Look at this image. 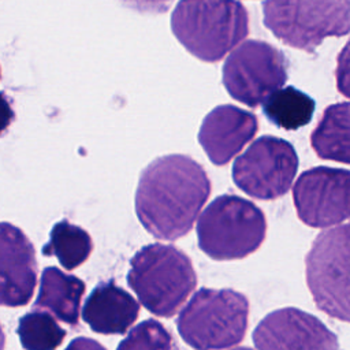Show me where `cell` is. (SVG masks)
<instances>
[{"instance_id": "obj_12", "label": "cell", "mask_w": 350, "mask_h": 350, "mask_svg": "<svg viewBox=\"0 0 350 350\" xmlns=\"http://www.w3.org/2000/svg\"><path fill=\"white\" fill-rule=\"evenodd\" d=\"M1 290L3 306L18 308L26 305L37 284V260L34 246L11 223H1Z\"/></svg>"}, {"instance_id": "obj_17", "label": "cell", "mask_w": 350, "mask_h": 350, "mask_svg": "<svg viewBox=\"0 0 350 350\" xmlns=\"http://www.w3.org/2000/svg\"><path fill=\"white\" fill-rule=\"evenodd\" d=\"M92 250L93 241L89 232L68 220L57 221L51 230L48 243L42 246V254L56 257L67 271L82 265Z\"/></svg>"}, {"instance_id": "obj_4", "label": "cell", "mask_w": 350, "mask_h": 350, "mask_svg": "<svg viewBox=\"0 0 350 350\" xmlns=\"http://www.w3.org/2000/svg\"><path fill=\"white\" fill-rule=\"evenodd\" d=\"M249 301L230 288L202 287L193 294L176 320L182 339L197 350H226L242 342Z\"/></svg>"}, {"instance_id": "obj_15", "label": "cell", "mask_w": 350, "mask_h": 350, "mask_svg": "<svg viewBox=\"0 0 350 350\" xmlns=\"http://www.w3.org/2000/svg\"><path fill=\"white\" fill-rule=\"evenodd\" d=\"M85 283L56 267L42 271L36 308L45 309L56 319L70 325H77Z\"/></svg>"}, {"instance_id": "obj_19", "label": "cell", "mask_w": 350, "mask_h": 350, "mask_svg": "<svg viewBox=\"0 0 350 350\" xmlns=\"http://www.w3.org/2000/svg\"><path fill=\"white\" fill-rule=\"evenodd\" d=\"M16 334L25 350H56L66 338V331L44 310H33L21 317Z\"/></svg>"}, {"instance_id": "obj_13", "label": "cell", "mask_w": 350, "mask_h": 350, "mask_svg": "<svg viewBox=\"0 0 350 350\" xmlns=\"http://www.w3.org/2000/svg\"><path fill=\"white\" fill-rule=\"evenodd\" d=\"M258 130L256 115L235 105H219L202 120L198 142L216 165L227 164Z\"/></svg>"}, {"instance_id": "obj_23", "label": "cell", "mask_w": 350, "mask_h": 350, "mask_svg": "<svg viewBox=\"0 0 350 350\" xmlns=\"http://www.w3.org/2000/svg\"><path fill=\"white\" fill-rule=\"evenodd\" d=\"M66 350H107V349L92 338L79 336L71 340L70 345L66 347Z\"/></svg>"}, {"instance_id": "obj_9", "label": "cell", "mask_w": 350, "mask_h": 350, "mask_svg": "<svg viewBox=\"0 0 350 350\" xmlns=\"http://www.w3.org/2000/svg\"><path fill=\"white\" fill-rule=\"evenodd\" d=\"M297 170L298 156L294 146L286 139L264 135L237 157L232 179L253 198L275 200L288 191Z\"/></svg>"}, {"instance_id": "obj_10", "label": "cell", "mask_w": 350, "mask_h": 350, "mask_svg": "<svg viewBox=\"0 0 350 350\" xmlns=\"http://www.w3.org/2000/svg\"><path fill=\"white\" fill-rule=\"evenodd\" d=\"M293 200L302 223L314 228L336 227L350 219V171L314 167L299 175Z\"/></svg>"}, {"instance_id": "obj_1", "label": "cell", "mask_w": 350, "mask_h": 350, "mask_svg": "<svg viewBox=\"0 0 350 350\" xmlns=\"http://www.w3.org/2000/svg\"><path fill=\"white\" fill-rule=\"evenodd\" d=\"M209 194L211 180L201 164L185 154H168L141 172L135 212L149 234L174 241L193 228Z\"/></svg>"}, {"instance_id": "obj_16", "label": "cell", "mask_w": 350, "mask_h": 350, "mask_svg": "<svg viewBox=\"0 0 350 350\" xmlns=\"http://www.w3.org/2000/svg\"><path fill=\"white\" fill-rule=\"evenodd\" d=\"M310 145L320 159L350 164V103L325 108L310 134Z\"/></svg>"}, {"instance_id": "obj_2", "label": "cell", "mask_w": 350, "mask_h": 350, "mask_svg": "<svg viewBox=\"0 0 350 350\" xmlns=\"http://www.w3.org/2000/svg\"><path fill=\"white\" fill-rule=\"evenodd\" d=\"M171 29L191 55L213 63L247 36L249 16L237 0H180L171 16Z\"/></svg>"}, {"instance_id": "obj_6", "label": "cell", "mask_w": 350, "mask_h": 350, "mask_svg": "<svg viewBox=\"0 0 350 350\" xmlns=\"http://www.w3.org/2000/svg\"><path fill=\"white\" fill-rule=\"evenodd\" d=\"M262 12L276 38L308 52L350 33V0H265Z\"/></svg>"}, {"instance_id": "obj_14", "label": "cell", "mask_w": 350, "mask_h": 350, "mask_svg": "<svg viewBox=\"0 0 350 350\" xmlns=\"http://www.w3.org/2000/svg\"><path fill=\"white\" fill-rule=\"evenodd\" d=\"M138 313V302L112 280L96 286L82 309L85 323L92 331L103 335L127 332L137 320Z\"/></svg>"}, {"instance_id": "obj_11", "label": "cell", "mask_w": 350, "mask_h": 350, "mask_svg": "<svg viewBox=\"0 0 350 350\" xmlns=\"http://www.w3.org/2000/svg\"><path fill=\"white\" fill-rule=\"evenodd\" d=\"M257 350H339L336 335L316 316L297 308L268 313L254 328Z\"/></svg>"}, {"instance_id": "obj_3", "label": "cell", "mask_w": 350, "mask_h": 350, "mask_svg": "<svg viewBox=\"0 0 350 350\" xmlns=\"http://www.w3.org/2000/svg\"><path fill=\"white\" fill-rule=\"evenodd\" d=\"M127 283L150 313L172 317L197 284L190 258L178 247L150 243L130 260Z\"/></svg>"}, {"instance_id": "obj_21", "label": "cell", "mask_w": 350, "mask_h": 350, "mask_svg": "<svg viewBox=\"0 0 350 350\" xmlns=\"http://www.w3.org/2000/svg\"><path fill=\"white\" fill-rule=\"evenodd\" d=\"M335 78L338 90L345 97L350 98V40L345 44L338 55Z\"/></svg>"}, {"instance_id": "obj_7", "label": "cell", "mask_w": 350, "mask_h": 350, "mask_svg": "<svg viewBox=\"0 0 350 350\" xmlns=\"http://www.w3.org/2000/svg\"><path fill=\"white\" fill-rule=\"evenodd\" d=\"M305 273L316 306L350 324V221L314 238L305 257Z\"/></svg>"}, {"instance_id": "obj_22", "label": "cell", "mask_w": 350, "mask_h": 350, "mask_svg": "<svg viewBox=\"0 0 350 350\" xmlns=\"http://www.w3.org/2000/svg\"><path fill=\"white\" fill-rule=\"evenodd\" d=\"M124 5L137 10L139 12H165L174 0H119Z\"/></svg>"}, {"instance_id": "obj_24", "label": "cell", "mask_w": 350, "mask_h": 350, "mask_svg": "<svg viewBox=\"0 0 350 350\" xmlns=\"http://www.w3.org/2000/svg\"><path fill=\"white\" fill-rule=\"evenodd\" d=\"M231 350H252L249 347H235V349H231Z\"/></svg>"}, {"instance_id": "obj_20", "label": "cell", "mask_w": 350, "mask_h": 350, "mask_svg": "<svg viewBox=\"0 0 350 350\" xmlns=\"http://www.w3.org/2000/svg\"><path fill=\"white\" fill-rule=\"evenodd\" d=\"M116 350H179L172 334L157 320L149 319L134 327Z\"/></svg>"}, {"instance_id": "obj_18", "label": "cell", "mask_w": 350, "mask_h": 350, "mask_svg": "<svg viewBox=\"0 0 350 350\" xmlns=\"http://www.w3.org/2000/svg\"><path fill=\"white\" fill-rule=\"evenodd\" d=\"M262 112L278 127L297 130L312 120L314 100L294 86H286L275 92L262 104Z\"/></svg>"}, {"instance_id": "obj_5", "label": "cell", "mask_w": 350, "mask_h": 350, "mask_svg": "<svg viewBox=\"0 0 350 350\" xmlns=\"http://www.w3.org/2000/svg\"><path fill=\"white\" fill-rule=\"evenodd\" d=\"M267 220L252 201L232 194L216 197L197 221L200 249L213 260H239L265 239Z\"/></svg>"}, {"instance_id": "obj_8", "label": "cell", "mask_w": 350, "mask_h": 350, "mask_svg": "<svg viewBox=\"0 0 350 350\" xmlns=\"http://www.w3.org/2000/svg\"><path fill=\"white\" fill-rule=\"evenodd\" d=\"M287 81V60L273 45L249 40L238 45L223 66V85L232 98L256 108Z\"/></svg>"}]
</instances>
